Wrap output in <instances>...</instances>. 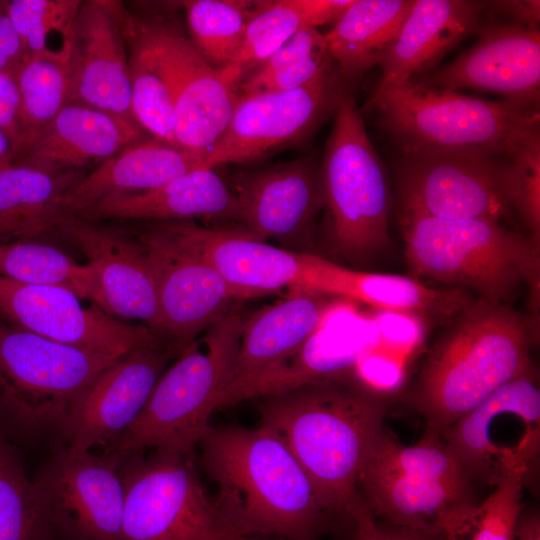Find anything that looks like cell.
Returning a JSON list of instances; mask_svg holds the SVG:
<instances>
[{
	"label": "cell",
	"mask_w": 540,
	"mask_h": 540,
	"mask_svg": "<svg viewBox=\"0 0 540 540\" xmlns=\"http://www.w3.org/2000/svg\"><path fill=\"white\" fill-rule=\"evenodd\" d=\"M248 540H287V539L275 537V536H252V537H249Z\"/></svg>",
	"instance_id": "cell-49"
},
{
	"label": "cell",
	"mask_w": 540,
	"mask_h": 540,
	"mask_svg": "<svg viewBox=\"0 0 540 540\" xmlns=\"http://www.w3.org/2000/svg\"><path fill=\"white\" fill-rule=\"evenodd\" d=\"M240 221L261 240L309 253L323 211L320 160L316 155L245 171L231 181Z\"/></svg>",
	"instance_id": "cell-16"
},
{
	"label": "cell",
	"mask_w": 540,
	"mask_h": 540,
	"mask_svg": "<svg viewBox=\"0 0 540 540\" xmlns=\"http://www.w3.org/2000/svg\"><path fill=\"white\" fill-rule=\"evenodd\" d=\"M176 354L172 347L137 349L100 372L76 399L59 431L66 445L84 451L107 446L137 418Z\"/></svg>",
	"instance_id": "cell-19"
},
{
	"label": "cell",
	"mask_w": 540,
	"mask_h": 540,
	"mask_svg": "<svg viewBox=\"0 0 540 540\" xmlns=\"http://www.w3.org/2000/svg\"><path fill=\"white\" fill-rule=\"evenodd\" d=\"M346 8L342 0L270 1L248 24L242 46L222 76L238 87L289 38L304 27L337 21Z\"/></svg>",
	"instance_id": "cell-32"
},
{
	"label": "cell",
	"mask_w": 540,
	"mask_h": 540,
	"mask_svg": "<svg viewBox=\"0 0 540 540\" xmlns=\"http://www.w3.org/2000/svg\"><path fill=\"white\" fill-rule=\"evenodd\" d=\"M202 462L217 485L215 503L245 537L317 540L333 516L282 441L269 430L210 427Z\"/></svg>",
	"instance_id": "cell-2"
},
{
	"label": "cell",
	"mask_w": 540,
	"mask_h": 540,
	"mask_svg": "<svg viewBox=\"0 0 540 540\" xmlns=\"http://www.w3.org/2000/svg\"><path fill=\"white\" fill-rule=\"evenodd\" d=\"M33 482L60 540H123L125 497L118 454L59 446Z\"/></svg>",
	"instance_id": "cell-14"
},
{
	"label": "cell",
	"mask_w": 540,
	"mask_h": 540,
	"mask_svg": "<svg viewBox=\"0 0 540 540\" xmlns=\"http://www.w3.org/2000/svg\"><path fill=\"white\" fill-rule=\"evenodd\" d=\"M69 58H29L16 73L20 130L11 164L28 150L41 131L69 104Z\"/></svg>",
	"instance_id": "cell-35"
},
{
	"label": "cell",
	"mask_w": 540,
	"mask_h": 540,
	"mask_svg": "<svg viewBox=\"0 0 540 540\" xmlns=\"http://www.w3.org/2000/svg\"><path fill=\"white\" fill-rule=\"evenodd\" d=\"M203 163L194 152L146 137L86 172L64 195L61 215H77L106 198L159 188Z\"/></svg>",
	"instance_id": "cell-27"
},
{
	"label": "cell",
	"mask_w": 540,
	"mask_h": 540,
	"mask_svg": "<svg viewBox=\"0 0 540 540\" xmlns=\"http://www.w3.org/2000/svg\"><path fill=\"white\" fill-rule=\"evenodd\" d=\"M76 216L90 221L223 218L240 220L232 190L214 171L200 167L159 188L103 199Z\"/></svg>",
	"instance_id": "cell-28"
},
{
	"label": "cell",
	"mask_w": 540,
	"mask_h": 540,
	"mask_svg": "<svg viewBox=\"0 0 540 540\" xmlns=\"http://www.w3.org/2000/svg\"><path fill=\"white\" fill-rule=\"evenodd\" d=\"M507 192L529 236L540 243V133L529 136L509 155Z\"/></svg>",
	"instance_id": "cell-41"
},
{
	"label": "cell",
	"mask_w": 540,
	"mask_h": 540,
	"mask_svg": "<svg viewBox=\"0 0 540 540\" xmlns=\"http://www.w3.org/2000/svg\"><path fill=\"white\" fill-rule=\"evenodd\" d=\"M81 0H10L7 10L27 59L69 58Z\"/></svg>",
	"instance_id": "cell-39"
},
{
	"label": "cell",
	"mask_w": 540,
	"mask_h": 540,
	"mask_svg": "<svg viewBox=\"0 0 540 540\" xmlns=\"http://www.w3.org/2000/svg\"><path fill=\"white\" fill-rule=\"evenodd\" d=\"M149 261L159 302L160 334L180 354L242 299L216 268L159 221L136 233Z\"/></svg>",
	"instance_id": "cell-13"
},
{
	"label": "cell",
	"mask_w": 540,
	"mask_h": 540,
	"mask_svg": "<svg viewBox=\"0 0 540 540\" xmlns=\"http://www.w3.org/2000/svg\"><path fill=\"white\" fill-rule=\"evenodd\" d=\"M270 1L184 0L188 37L213 68H226L239 52L249 22Z\"/></svg>",
	"instance_id": "cell-34"
},
{
	"label": "cell",
	"mask_w": 540,
	"mask_h": 540,
	"mask_svg": "<svg viewBox=\"0 0 540 540\" xmlns=\"http://www.w3.org/2000/svg\"><path fill=\"white\" fill-rule=\"evenodd\" d=\"M0 276L28 285L64 288L101 306L100 280L94 265L78 264L46 244L32 240L0 244Z\"/></svg>",
	"instance_id": "cell-33"
},
{
	"label": "cell",
	"mask_w": 540,
	"mask_h": 540,
	"mask_svg": "<svg viewBox=\"0 0 540 540\" xmlns=\"http://www.w3.org/2000/svg\"><path fill=\"white\" fill-rule=\"evenodd\" d=\"M477 34L474 45L452 62L413 81L457 92L494 93L539 108V29L484 21Z\"/></svg>",
	"instance_id": "cell-18"
},
{
	"label": "cell",
	"mask_w": 540,
	"mask_h": 540,
	"mask_svg": "<svg viewBox=\"0 0 540 540\" xmlns=\"http://www.w3.org/2000/svg\"><path fill=\"white\" fill-rule=\"evenodd\" d=\"M358 493L374 517L389 525L443 534L456 533L477 505L472 487L365 466Z\"/></svg>",
	"instance_id": "cell-23"
},
{
	"label": "cell",
	"mask_w": 540,
	"mask_h": 540,
	"mask_svg": "<svg viewBox=\"0 0 540 540\" xmlns=\"http://www.w3.org/2000/svg\"><path fill=\"white\" fill-rule=\"evenodd\" d=\"M516 540H540V519L538 514H520L516 530Z\"/></svg>",
	"instance_id": "cell-47"
},
{
	"label": "cell",
	"mask_w": 540,
	"mask_h": 540,
	"mask_svg": "<svg viewBox=\"0 0 540 540\" xmlns=\"http://www.w3.org/2000/svg\"><path fill=\"white\" fill-rule=\"evenodd\" d=\"M365 466L419 476L456 486L472 487V477L441 436L423 434L406 446L386 430Z\"/></svg>",
	"instance_id": "cell-38"
},
{
	"label": "cell",
	"mask_w": 540,
	"mask_h": 540,
	"mask_svg": "<svg viewBox=\"0 0 540 540\" xmlns=\"http://www.w3.org/2000/svg\"><path fill=\"white\" fill-rule=\"evenodd\" d=\"M120 357L0 320V433L10 442H29L59 432L79 395Z\"/></svg>",
	"instance_id": "cell-7"
},
{
	"label": "cell",
	"mask_w": 540,
	"mask_h": 540,
	"mask_svg": "<svg viewBox=\"0 0 540 540\" xmlns=\"http://www.w3.org/2000/svg\"><path fill=\"white\" fill-rule=\"evenodd\" d=\"M441 437L473 480L496 486L518 471L528 479L540 453V390L535 369L499 388Z\"/></svg>",
	"instance_id": "cell-12"
},
{
	"label": "cell",
	"mask_w": 540,
	"mask_h": 540,
	"mask_svg": "<svg viewBox=\"0 0 540 540\" xmlns=\"http://www.w3.org/2000/svg\"><path fill=\"white\" fill-rule=\"evenodd\" d=\"M347 92L334 64L292 90L239 95L231 119L203 167L256 163L303 146L335 114Z\"/></svg>",
	"instance_id": "cell-11"
},
{
	"label": "cell",
	"mask_w": 540,
	"mask_h": 540,
	"mask_svg": "<svg viewBox=\"0 0 540 540\" xmlns=\"http://www.w3.org/2000/svg\"><path fill=\"white\" fill-rule=\"evenodd\" d=\"M85 173L13 164L1 169L0 244L31 241L56 228L64 195Z\"/></svg>",
	"instance_id": "cell-30"
},
{
	"label": "cell",
	"mask_w": 540,
	"mask_h": 540,
	"mask_svg": "<svg viewBox=\"0 0 540 540\" xmlns=\"http://www.w3.org/2000/svg\"><path fill=\"white\" fill-rule=\"evenodd\" d=\"M120 456L123 540H248L206 493L192 457L155 452Z\"/></svg>",
	"instance_id": "cell-9"
},
{
	"label": "cell",
	"mask_w": 540,
	"mask_h": 540,
	"mask_svg": "<svg viewBox=\"0 0 540 540\" xmlns=\"http://www.w3.org/2000/svg\"><path fill=\"white\" fill-rule=\"evenodd\" d=\"M242 325L232 310L207 329L205 351L195 341L187 346L160 376L137 418L105 450L122 454L152 448L192 457L231 381Z\"/></svg>",
	"instance_id": "cell-6"
},
{
	"label": "cell",
	"mask_w": 540,
	"mask_h": 540,
	"mask_svg": "<svg viewBox=\"0 0 540 540\" xmlns=\"http://www.w3.org/2000/svg\"><path fill=\"white\" fill-rule=\"evenodd\" d=\"M510 153L460 149L400 154L395 175L402 212L499 222L511 210Z\"/></svg>",
	"instance_id": "cell-10"
},
{
	"label": "cell",
	"mask_w": 540,
	"mask_h": 540,
	"mask_svg": "<svg viewBox=\"0 0 540 540\" xmlns=\"http://www.w3.org/2000/svg\"><path fill=\"white\" fill-rule=\"evenodd\" d=\"M141 17L172 81L176 141L205 160L231 119L238 87L202 58L175 19L156 14Z\"/></svg>",
	"instance_id": "cell-17"
},
{
	"label": "cell",
	"mask_w": 540,
	"mask_h": 540,
	"mask_svg": "<svg viewBox=\"0 0 540 540\" xmlns=\"http://www.w3.org/2000/svg\"><path fill=\"white\" fill-rule=\"evenodd\" d=\"M366 110L400 154L479 149L510 153L539 131V108L428 87L416 81L376 89Z\"/></svg>",
	"instance_id": "cell-5"
},
{
	"label": "cell",
	"mask_w": 540,
	"mask_h": 540,
	"mask_svg": "<svg viewBox=\"0 0 540 540\" xmlns=\"http://www.w3.org/2000/svg\"><path fill=\"white\" fill-rule=\"evenodd\" d=\"M0 129L10 140L13 150L20 130V97L16 75L3 71H0Z\"/></svg>",
	"instance_id": "cell-42"
},
{
	"label": "cell",
	"mask_w": 540,
	"mask_h": 540,
	"mask_svg": "<svg viewBox=\"0 0 540 540\" xmlns=\"http://www.w3.org/2000/svg\"><path fill=\"white\" fill-rule=\"evenodd\" d=\"M413 0H353L325 39L348 88L379 65Z\"/></svg>",
	"instance_id": "cell-31"
},
{
	"label": "cell",
	"mask_w": 540,
	"mask_h": 540,
	"mask_svg": "<svg viewBox=\"0 0 540 540\" xmlns=\"http://www.w3.org/2000/svg\"><path fill=\"white\" fill-rule=\"evenodd\" d=\"M320 181L326 231L336 254L362 265L390 247L387 173L349 92L334 114Z\"/></svg>",
	"instance_id": "cell-8"
},
{
	"label": "cell",
	"mask_w": 540,
	"mask_h": 540,
	"mask_svg": "<svg viewBox=\"0 0 540 540\" xmlns=\"http://www.w3.org/2000/svg\"><path fill=\"white\" fill-rule=\"evenodd\" d=\"M405 256L415 275L468 287L491 304L510 301L521 285L537 314L540 243L488 219H441L403 213Z\"/></svg>",
	"instance_id": "cell-4"
},
{
	"label": "cell",
	"mask_w": 540,
	"mask_h": 540,
	"mask_svg": "<svg viewBox=\"0 0 540 540\" xmlns=\"http://www.w3.org/2000/svg\"><path fill=\"white\" fill-rule=\"evenodd\" d=\"M527 483L524 472L512 473L500 481L477 504L450 540H516L515 530L522 513V490Z\"/></svg>",
	"instance_id": "cell-40"
},
{
	"label": "cell",
	"mask_w": 540,
	"mask_h": 540,
	"mask_svg": "<svg viewBox=\"0 0 540 540\" xmlns=\"http://www.w3.org/2000/svg\"><path fill=\"white\" fill-rule=\"evenodd\" d=\"M539 1H489L485 15L504 17L503 24L538 29Z\"/></svg>",
	"instance_id": "cell-44"
},
{
	"label": "cell",
	"mask_w": 540,
	"mask_h": 540,
	"mask_svg": "<svg viewBox=\"0 0 540 540\" xmlns=\"http://www.w3.org/2000/svg\"><path fill=\"white\" fill-rule=\"evenodd\" d=\"M73 292L28 285L0 276V315L6 321L52 341L113 356L172 344L148 326L129 325L96 304L82 306Z\"/></svg>",
	"instance_id": "cell-15"
},
{
	"label": "cell",
	"mask_w": 540,
	"mask_h": 540,
	"mask_svg": "<svg viewBox=\"0 0 540 540\" xmlns=\"http://www.w3.org/2000/svg\"><path fill=\"white\" fill-rule=\"evenodd\" d=\"M486 1L413 0L379 66L377 89L431 72L439 60L484 22Z\"/></svg>",
	"instance_id": "cell-22"
},
{
	"label": "cell",
	"mask_w": 540,
	"mask_h": 540,
	"mask_svg": "<svg viewBox=\"0 0 540 540\" xmlns=\"http://www.w3.org/2000/svg\"><path fill=\"white\" fill-rule=\"evenodd\" d=\"M126 43L135 120L150 137L178 146L174 89L167 66L143 19L114 1ZM182 148V147H181Z\"/></svg>",
	"instance_id": "cell-29"
},
{
	"label": "cell",
	"mask_w": 540,
	"mask_h": 540,
	"mask_svg": "<svg viewBox=\"0 0 540 540\" xmlns=\"http://www.w3.org/2000/svg\"><path fill=\"white\" fill-rule=\"evenodd\" d=\"M0 540H60L43 497L1 433Z\"/></svg>",
	"instance_id": "cell-36"
},
{
	"label": "cell",
	"mask_w": 540,
	"mask_h": 540,
	"mask_svg": "<svg viewBox=\"0 0 540 540\" xmlns=\"http://www.w3.org/2000/svg\"><path fill=\"white\" fill-rule=\"evenodd\" d=\"M334 64L325 36L316 28L304 27L241 80L239 94L292 90L313 81Z\"/></svg>",
	"instance_id": "cell-37"
},
{
	"label": "cell",
	"mask_w": 540,
	"mask_h": 540,
	"mask_svg": "<svg viewBox=\"0 0 540 540\" xmlns=\"http://www.w3.org/2000/svg\"><path fill=\"white\" fill-rule=\"evenodd\" d=\"M354 524V540H386L376 518L367 508L359 493L347 509Z\"/></svg>",
	"instance_id": "cell-45"
},
{
	"label": "cell",
	"mask_w": 540,
	"mask_h": 540,
	"mask_svg": "<svg viewBox=\"0 0 540 540\" xmlns=\"http://www.w3.org/2000/svg\"><path fill=\"white\" fill-rule=\"evenodd\" d=\"M459 314L431 352L411 397L427 435L441 436L499 388L534 370V320L481 299Z\"/></svg>",
	"instance_id": "cell-3"
},
{
	"label": "cell",
	"mask_w": 540,
	"mask_h": 540,
	"mask_svg": "<svg viewBox=\"0 0 540 540\" xmlns=\"http://www.w3.org/2000/svg\"><path fill=\"white\" fill-rule=\"evenodd\" d=\"M27 60L22 42L7 10L0 0V71L16 75Z\"/></svg>",
	"instance_id": "cell-43"
},
{
	"label": "cell",
	"mask_w": 540,
	"mask_h": 540,
	"mask_svg": "<svg viewBox=\"0 0 540 540\" xmlns=\"http://www.w3.org/2000/svg\"><path fill=\"white\" fill-rule=\"evenodd\" d=\"M12 144L5 133L0 129V170L12 163Z\"/></svg>",
	"instance_id": "cell-48"
},
{
	"label": "cell",
	"mask_w": 540,
	"mask_h": 540,
	"mask_svg": "<svg viewBox=\"0 0 540 540\" xmlns=\"http://www.w3.org/2000/svg\"><path fill=\"white\" fill-rule=\"evenodd\" d=\"M332 312L297 351L237 390L224 406L351 374L376 346L377 324L351 318L346 325L334 326Z\"/></svg>",
	"instance_id": "cell-26"
},
{
	"label": "cell",
	"mask_w": 540,
	"mask_h": 540,
	"mask_svg": "<svg viewBox=\"0 0 540 540\" xmlns=\"http://www.w3.org/2000/svg\"><path fill=\"white\" fill-rule=\"evenodd\" d=\"M253 399L259 426L287 447L324 507L347 515L360 475L385 431L386 398L347 374Z\"/></svg>",
	"instance_id": "cell-1"
},
{
	"label": "cell",
	"mask_w": 540,
	"mask_h": 540,
	"mask_svg": "<svg viewBox=\"0 0 540 540\" xmlns=\"http://www.w3.org/2000/svg\"><path fill=\"white\" fill-rule=\"evenodd\" d=\"M69 104L137 124L131 105L126 43L114 1H83L69 58Z\"/></svg>",
	"instance_id": "cell-20"
},
{
	"label": "cell",
	"mask_w": 540,
	"mask_h": 540,
	"mask_svg": "<svg viewBox=\"0 0 540 540\" xmlns=\"http://www.w3.org/2000/svg\"><path fill=\"white\" fill-rule=\"evenodd\" d=\"M380 527L386 540H450L448 536L443 534L428 533L392 525H380Z\"/></svg>",
	"instance_id": "cell-46"
},
{
	"label": "cell",
	"mask_w": 540,
	"mask_h": 540,
	"mask_svg": "<svg viewBox=\"0 0 540 540\" xmlns=\"http://www.w3.org/2000/svg\"><path fill=\"white\" fill-rule=\"evenodd\" d=\"M144 138L145 131L137 124L67 104L13 165L48 172L85 171Z\"/></svg>",
	"instance_id": "cell-25"
},
{
	"label": "cell",
	"mask_w": 540,
	"mask_h": 540,
	"mask_svg": "<svg viewBox=\"0 0 540 540\" xmlns=\"http://www.w3.org/2000/svg\"><path fill=\"white\" fill-rule=\"evenodd\" d=\"M338 305L330 296L291 290L283 300L243 321L232 378L218 407L241 387L297 351Z\"/></svg>",
	"instance_id": "cell-24"
},
{
	"label": "cell",
	"mask_w": 540,
	"mask_h": 540,
	"mask_svg": "<svg viewBox=\"0 0 540 540\" xmlns=\"http://www.w3.org/2000/svg\"><path fill=\"white\" fill-rule=\"evenodd\" d=\"M56 228L71 238L96 268L100 308L112 316L142 320L160 334L157 288L137 239L76 215L61 216Z\"/></svg>",
	"instance_id": "cell-21"
}]
</instances>
